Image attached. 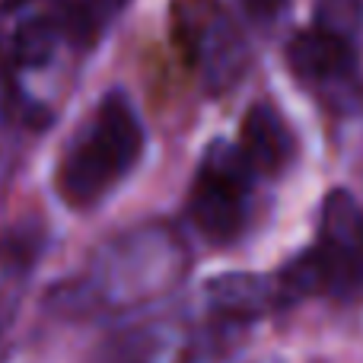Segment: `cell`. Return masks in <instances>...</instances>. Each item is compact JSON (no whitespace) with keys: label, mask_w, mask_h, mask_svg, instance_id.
<instances>
[{"label":"cell","mask_w":363,"mask_h":363,"mask_svg":"<svg viewBox=\"0 0 363 363\" xmlns=\"http://www.w3.org/2000/svg\"><path fill=\"white\" fill-rule=\"evenodd\" d=\"M144 150V131L131 102L121 93H108L96 108L93 125L67 150L57 172V185L67 204L99 201L118 176H125L138 163Z\"/></svg>","instance_id":"obj_1"},{"label":"cell","mask_w":363,"mask_h":363,"mask_svg":"<svg viewBox=\"0 0 363 363\" xmlns=\"http://www.w3.org/2000/svg\"><path fill=\"white\" fill-rule=\"evenodd\" d=\"M252 179L255 169L236 144L213 140L204 150L188 198V213L207 239L226 242L242 230L245 194L252 191Z\"/></svg>","instance_id":"obj_2"},{"label":"cell","mask_w":363,"mask_h":363,"mask_svg":"<svg viewBox=\"0 0 363 363\" xmlns=\"http://www.w3.org/2000/svg\"><path fill=\"white\" fill-rule=\"evenodd\" d=\"M239 150L258 176H277L294 160V134L271 106L258 102L245 112L239 131Z\"/></svg>","instance_id":"obj_3"},{"label":"cell","mask_w":363,"mask_h":363,"mask_svg":"<svg viewBox=\"0 0 363 363\" xmlns=\"http://www.w3.org/2000/svg\"><path fill=\"white\" fill-rule=\"evenodd\" d=\"M287 61L303 80H341L357 67V51L351 48L347 38H338L332 32L322 29H306L296 32L287 45Z\"/></svg>","instance_id":"obj_4"},{"label":"cell","mask_w":363,"mask_h":363,"mask_svg":"<svg viewBox=\"0 0 363 363\" xmlns=\"http://www.w3.org/2000/svg\"><path fill=\"white\" fill-rule=\"evenodd\" d=\"M207 294H211L213 309H220L223 315H236V319H252V315H262L264 309L284 303L277 281H264L255 274L213 277L207 284Z\"/></svg>","instance_id":"obj_5"},{"label":"cell","mask_w":363,"mask_h":363,"mask_svg":"<svg viewBox=\"0 0 363 363\" xmlns=\"http://www.w3.org/2000/svg\"><path fill=\"white\" fill-rule=\"evenodd\" d=\"M57 38H61V26L55 19H45V16L26 19L13 32V61L19 67H42L55 55Z\"/></svg>","instance_id":"obj_6"},{"label":"cell","mask_w":363,"mask_h":363,"mask_svg":"<svg viewBox=\"0 0 363 363\" xmlns=\"http://www.w3.org/2000/svg\"><path fill=\"white\" fill-rule=\"evenodd\" d=\"M315 29L332 32L338 38H351L363 23V0H315Z\"/></svg>","instance_id":"obj_7"},{"label":"cell","mask_w":363,"mask_h":363,"mask_svg":"<svg viewBox=\"0 0 363 363\" xmlns=\"http://www.w3.org/2000/svg\"><path fill=\"white\" fill-rule=\"evenodd\" d=\"M242 4H245V10H249L252 16L264 19V16H274V13L284 6V0H242Z\"/></svg>","instance_id":"obj_8"},{"label":"cell","mask_w":363,"mask_h":363,"mask_svg":"<svg viewBox=\"0 0 363 363\" xmlns=\"http://www.w3.org/2000/svg\"><path fill=\"white\" fill-rule=\"evenodd\" d=\"M360 262H363V239H360Z\"/></svg>","instance_id":"obj_9"}]
</instances>
